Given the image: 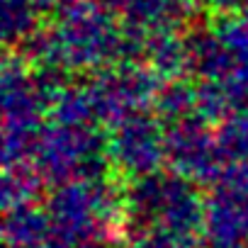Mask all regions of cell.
I'll return each mask as SVG.
<instances>
[{
  "instance_id": "12",
  "label": "cell",
  "mask_w": 248,
  "mask_h": 248,
  "mask_svg": "<svg viewBox=\"0 0 248 248\" xmlns=\"http://www.w3.org/2000/svg\"><path fill=\"white\" fill-rule=\"evenodd\" d=\"M154 114L163 124H173V122L197 114V85H192L183 78L166 80L156 95Z\"/></svg>"
},
{
  "instance_id": "20",
  "label": "cell",
  "mask_w": 248,
  "mask_h": 248,
  "mask_svg": "<svg viewBox=\"0 0 248 248\" xmlns=\"http://www.w3.org/2000/svg\"><path fill=\"white\" fill-rule=\"evenodd\" d=\"M238 13H241V17L248 22V0H243V5H241V10H238Z\"/></svg>"
},
{
  "instance_id": "15",
  "label": "cell",
  "mask_w": 248,
  "mask_h": 248,
  "mask_svg": "<svg viewBox=\"0 0 248 248\" xmlns=\"http://www.w3.org/2000/svg\"><path fill=\"white\" fill-rule=\"evenodd\" d=\"M238 107V102L233 100V95L229 93V88L224 83H212V80H202L197 85V114L209 122L212 127L219 122H224L229 114H233Z\"/></svg>"
},
{
  "instance_id": "4",
  "label": "cell",
  "mask_w": 248,
  "mask_h": 248,
  "mask_svg": "<svg viewBox=\"0 0 248 248\" xmlns=\"http://www.w3.org/2000/svg\"><path fill=\"white\" fill-rule=\"evenodd\" d=\"M124 200L139 217H158L175 236L192 233L207 214L197 200L195 183L178 173H151L134 178Z\"/></svg>"
},
{
  "instance_id": "13",
  "label": "cell",
  "mask_w": 248,
  "mask_h": 248,
  "mask_svg": "<svg viewBox=\"0 0 248 248\" xmlns=\"http://www.w3.org/2000/svg\"><path fill=\"white\" fill-rule=\"evenodd\" d=\"M217 149L224 163H241L248 161V107L236 109L214 129Z\"/></svg>"
},
{
  "instance_id": "7",
  "label": "cell",
  "mask_w": 248,
  "mask_h": 248,
  "mask_svg": "<svg viewBox=\"0 0 248 248\" xmlns=\"http://www.w3.org/2000/svg\"><path fill=\"white\" fill-rule=\"evenodd\" d=\"M187 63H190V73L202 83V80H212V83H229L236 68L233 54L224 46V42L217 37V32L212 27H200L192 30L187 37Z\"/></svg>"
},
{
  "instance_id": "1",
  "label": "cell",
  "mask_w": 248,
  "mask_h": 248,
  "mask_svg": "<svg viewBox=\"0 0 248 248\" xmlns=\"http://www.w3.org/2000/svg\"><path fill=\"white\" fill-rule=\"evenodd\" d=\"M54 30L68 71H105L122 63V25L102 0H73L56 15Z\"/></svg>"
},
{
  "instance_id": "2",
  "label": "cell",
  "mask_w": 248,
  "mask_h": 248,
  "mask_svg": "<svg viewBox=\"0 0 248 248\" xmlns=\"http://www.w3.org/2000/svg\"><path fill=\"white\" fill-rule=\"evenodd\" d=\"M32 163L42 178L54 185L71 180H105L112 178L114 170L107 156V139L97 124H44Z\"/></svg>"
},
{
  "instance_id": "6",
  "label": "cell",
  "mask_w": 248,
  "mask_h": 248,
  "mask_svg": "<svg viewBox=\"0 0 248 248\" xmlns=\"http://www.w3.org/2000/svg\"><path fill=\"white\" fill-rule=\"evenodd\" d=\"M107 156L124 178H144L158 173L166 163V129L158 117L146 112L132 114L112 129L107 139Z\"/></svg>"
},
{
  "instance_id": "11",
  "label": "cell",
  "mask_w": 248,
  "mask_h": 248,
  "mask_svg": "<svg viewBox=\"0 0 248 248\" xmlns=\"http://www.w3.org/2000/svg\"><path fill=\"white\" fill-rule=\"evenodd\" d=\"M44 178L37 170L34 163H20L5 168L3 175V202L5 209H20V207H32L42 190H44Z\"/></svg>"
},
{
  "instance_id": "16",
  "label": "cell",
  "mask_w": 248,
  "mask_h": 248,
  "mask_svg": "<svg viewBox=\"0 0 248 248\" xmlns=\"http://www.w3.org/2000/svg\"><path fill=\"white\" fill-rule=\"evenodd\" d=\"M5 231L8 238L13 241H37L42 238V233L46 231V219L42 212H37L34 207H20V209H10L8 219H5Z\"/></svg>"
},
{
  "instance_id": "9",
  "label": "cell",
  "mask_w": 248,
  "mask_h": 248,
  "mask_svg": "<svg viewBox=\"0 0 248 248\" xmlns=\"http://www.w3.org/2000/svg\"><path fill=\"white\" fill-rule=\"evenodd\" d=\"M144 63L149 68H154L163 80H175L183 73H190L185 37H180V32H156V34H151Z\"/></svg>"
},
{
  "instance_id": "19",
  "label": "cell",
  "mask_w": 248,
  "mask_h": 248,
  "mask_svg": "<svg viewBox=\"0 0 248 248\" xmlns=\"http://www.w3.org/2000/svg\"><path fill=\"white\" fill-rule=\"evenodd\" d=\"M68 3H73V0H34V5L39 10H61Z\"/></svg>"
},
{
  "instance_id": "3",
  "label": "cell",
  "mask_w": 248,
  "mask_h": 248,
  "mask_svg": "<svg viewBox=\"0 0 248 248\" xmlns=\"http://www.w3.org/2000/svg\"><path fill=\"white\" fill-rule=\"evenodd\" d=\"M163 78L146 63H117L93 73L85 83L95 124L114 129L132 114L154 109Z\"/></svg>"
},
{
  "instance_id": "17",
  "label": "cell",
  "mask_w": 248,
  "mask_h": 248,
  "mask_svg": "<svg viewBox=\"0 0 248 248\" xmlns=\"http://www.w3.org/2000/svg\"><path fill=\"white\" fill-rule=\"evenodd\" d=\"M102 3L114 13V15H122V20L124 17H129L141 3H144V0H102Z\"/></svg>"
},
{
  "instance_id": "5",
  "label": "cell",
  "mask_w": 248,
  "mask_h": 248,
  "mask_svg": "<svg viewBox=\"0 0 248 248\" xmlns=\"http://www.w3.org/2000/svg\"><path fill=\"white\" fill-rule=\"evenodd\" d=\"M166 163L170 173H178L200 185H217L226 170L212 124L200 114L185 117L166 127Z\"/></svg>"
},
{
  "instance_id": "14",
  "label": "cell",
  "mask_w": 248,
  "mask_h": 248,
  "mask_svg": "<svg viewBox=\"0 0 248 248\" xmlns=\"http://www.w3.org/2000/svg\"><path fill=\"white\" fill-rule=\"evenodd\" d=\"M49 117L56 124L66 127H83V124H95L93 105L88 97L85 85H68L49 107Z\"/></svg>"
},
{
  "instance_id": "8",
  "label": "cell",
  "mask_w": 248,
  "mask_h": 248,
  "mask_svg": "<svg viewBox=\"0 0 248 248\" xmlns=\"http://www.w3.org/2000/svg\"><path fill=\"white\" fill-rule=\"evenodd\" d=\"M217 37L224 42V46L233 54L236 68L229 83V93L238 102V107H248V22L243 17H231V15H219V20L212 25Z\"/></svg>"
},
{
  "instance_id": "18",
  "label": "cell",
  "mask_w": 248,
  "mask_h": 248,
  "mask_svg": "<svg viewBox=\"0 0 248 248\" xmlns=\"http://www.w3.org/2000/svg\"><path fill=\"white\" fill-rule=\"evenodd\" d=\"M204 5L217 15H231L233 10H241L243 0H204Z\"/></svg>"
},
{
  "instance_id": "10",
  "label": "cell",
  "mask_w": 248,
  "mask_h": 248,
  "mask_svg": "<svg viewBox=\"0 0 248 248\" xmlns=\"http://www.w3.org/2000/svg\"><path fill=\"white\" fill-rule=\"evenodd\" d=\"M34 0H0V34L8 49L22 46L42 25Z\"/></svg>"
}]
</instances>
